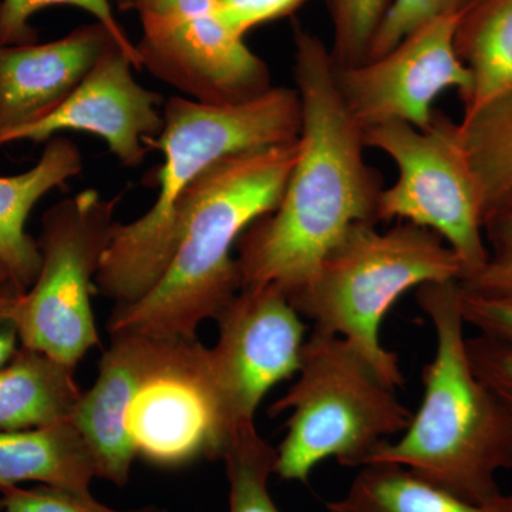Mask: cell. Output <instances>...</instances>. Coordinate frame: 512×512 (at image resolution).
I'll return each mask as SVG.
<instances>
[{"mask_svg": "<svg viewBox=\"0 0 512 512\" xmlns=\"http://www.w3.org/2000/svg\"><path fill=\"white\" fill-rule=\"evenodd\" d=\"M292 33L302 109L298 156L276 210L237 244L241 289L275 286L288 301L350 227L379 224L383 191L365 158L363 130L340 97L329 47L301 23H292Z\"/></svg>", "mask_w": 512, "mask_h": 512, "instance_id": "6da1fadb", "label": "cell"}, {"mask_svg": "<svg viewBox=\"0 0 512 512\" xmlns=\"http://www.w3.org/2000/svg\"><path fill=\"white\" fill-rule=\"evenodd\" d=\"M296 156L298 140L237 154L202 175L185 201L170 264L143 298L114 306L110 336L197 339L202 322L217 320L241 291L232 252L255 221L276 210Z\"/></svg>", "mask_w": 512, "mask_h": 512, "instance_id": "7a4b0ae2", "label": "cell"}, {"mask_svg": "<svg viewBox=\"0 0 512 512\" xmlns=\"http://www.w3.org/2000/svg\"><path fill=\"white\" fill-rule=\"evenodd\" d=\"M163 117V130L150 146L163 154L157 200L138 220L114 225L96 276V292L116 306L143 298L164 274L185 201L202 175L237 154L293 143L302 127L299 94L282 86L225 106L171 97Z\"/></svg>", "mask_w": 512, "mask_h": 512, "instance_id": "3957f363", "label": "cell"}, {"mask_svg": "<svg viewBox=\"0 0 512 512\" xmlns=\"http://www.w3.org/2000/svg\"><path fill=\"white\" fill-rule=\"evenodd\" d=\"M417 303L436 333V352L421 372L423 399L399 440L367 464H396L471 503L501 494L497 477L512 470V421L476 375L467 350L460 282L417 288Z\"/></svg>", "mask_w": 512, "mask_h": 512, "instance_id": "277c9868", "label": "cell"}, {"mask_svg": "<svg viewBox=\"0 0 512 512\" xmlns=\"http://www.w3.org/2000/svg\"><path fill=\"white\" fill-rule=\"evenodd\" d=\"M461 279L456 254L433 231L410 222L379 231L362 222L348 229L289 302L313 328L348 340L397 390L404 387V373L399 355L380 338L384 318L410 289Z\"/></svg>", "mask_w": 512, "mask_h": 512, "instance_id": "5b68a950", "label": "cell"}, {"mask_svg": "<svg viewBox=\"0 0 512 512\" xmlns=\"http://www.w3.org/2000/svg\"><path fill=\"white\" fill-rule=\"evenodd\" d=\"M295 383L272 404L289 412L288 433L276 448L275 474L306 484L326 460L365 466L377 448L409 427L413 412L377 376L348 340L313 328Z\"/></svg>", "mask_w": 512, "mask_h": 512, "instance_id": "8992f818", "label": "cell"}, {"mask_svg": "<svg viewBox=\"0 0 512 512\" xmlns=\"http://www.w3.org/2000/svg\"><path fill=\"white\" fill-rule=\"evenodd\" d=\"M113 377L136 457L167 468L222 460L239 429L210 348L123 333Z\"/></svg>", "mask_w": 512, "mask_h": 512, "instance_id": "52a82bcc", "label": "cell"}, {"mask_svg": "<svg viewBox=\"0 0 512 512\" xmlns=\"http://www.w3.org/2000/svg\"><path fill=\"white\" fill-rule=\"evenodd\" d=\"M120 198L83 190L45 212L39 275L10 306L20 346L74 367L100 346L92 298Z\"/></svg>", "mask_w": 512, "mask_h": 512, "instance_id": "ba28073f", "label": "cell"}, {"mask_svg": "<svg viewBox=\"0 0 512 512\" xmlns=\"http://www.w3.org/2000/svg\"><path fill=\"white\" fill-rule=\"evenodd\" d=\"M366 147L392 158L396 181L383 188L377 222H410L439 235L456 254L463 279L488 261L484 201L457 123L434 111L427 128L389 123L363 131Z\"/></svg>", "mask_w": 512, "mask_h": 512, "instance_id": "9c48e42d", "label": "cell"}, {"mask_svg": "<svg viewBox=\"0 0 512 512\" xmlns=\"http://www.w3.org/2000/svg\"><path fill=\"white\" fill-rule=\"evenodd\" d=\"M461 15L421 26L384 55L336 69V86L350 116L363 131L389 123L427 128L434 101L448 89L464 96L471 74L458 56Z\"/></svg>", "mask_w": 512, "mask_h": 512, "instance_id": "30bf717a", "label": "cell"}, {"mask_svg": "<svg viewBox=\"0 0 512 512\" xmlns=\"http://www.w3.org/2000/svg\"><path fill=\"white\" fill-rule=\"evenodd\" d=\"M140 66L198 103L225 106L272 89L268 64L214 12L140 16Z\"/></svg>", "mask_w": 512, "mask_h": 512, "instance_id": "8fae6325", "label": "cell"}, {"mask_svg": "<svg viewBox=\"0 0 512 512\" xmlns=\"http://www.w3.org/2000/svg\"><path fill=\"white\" fill-rule=\"evenodd\" d=\"M215 370L238 429L255 424L259 404L301 366L306 325L275 286L244 288L217 318Z\"/></svg>", "mask_w": 512, "mask_h": 512, "instance_id": "7c38bea8", "label": "cell"}, {"mask_svg": "<svg viewBox=\"0 0 512 512\" xmlns=\"http://www.w3.org/2000/svg\"><path fill=\"white\" fill-rule=\"evenodd\" d=\"M133 69V60L119 46L111 47L64 103L2 138L0 146L45 143L63 131H83L101 138L121 164L136 167L163 130L164 103L160 94L137 82Z\"/></svg>", "mask_w": 512, "mask_h": 512, "instance_id": "4fadbf2b", "label": "cell"}, {"mask_svg": "<svg viewBox=\"0 0 512 512\" xmlns=\"http://www.w3.org/2000/svg\"><path fill=\"white\" fill-rule=\"evenodd\" d=\"M113 46L97 22L42 45H0V141L55 111Z\"/></svg>", "mask_w": 512, "mask_h": 512, "instance_id": "5bb4252c", "label": "cell"}, {"mask_svg": "<svg viewBox=\"0 0 512 512\" xmlns=\"http://www.w3.org/2000/svg\"><path fill=\"white\" fill-rule=\"evenodd\" d=\"M46 143L30 170L0 177V262L22 292L36 281L42 265L37 241L26 232L30 212L50 191L83 170L82 153L70 138L56 136Z\"/></svg>", "mask_w": 512, "mask_h": 512, "instance_id": "9a60e30c", "label": "cell"}, {"mask_svg": "<svg viewBox=\"0 0 512 512\" xmlns=\"http://www.w3.org/2000/svg\"><path fill=\"white\" fill-rule=\"evenodd\" d=\"M92 451L72 417L18 431H0V493L25 483L92 493Z\"/></svg>", "mask_w": 512, "mask_h": 512, "instance_id": "2e32d148", "label": "cell"}, {"mask_svg": "<svg viewBox=\"0 0 512 512\" xmlns=\"http://www.w3.org/2000/svg\"><path fill=\"white\" fill-rule=\"evenodd\" d=\"M82 394L74 367L20 346L0 369V431L35 429L72 417Z\"/></svg>", "mask_w": 512, "mask_h": 512, "instance_id": "e0dca14e", "label": "cell"}, {"mask_svg": "<svg viewBox=\"0 0 512 512\" xmlns=\"http://www.w3.org/2000/svg\"><path fill=\"white\" fill-rule=\"evenodd\" d=\"M458 56L471 74L463 119L512 94V0H477L461 15Z\"/></svg>", "mask_w": 512, "mask_h": 512, "instance_id": "ac0fdd59", "label": "cell"}, {"mask_svg": "<svg viewBox=\"0 0 512 512\" xmlns=\"http://www.w3.org/2000/svg\"><path fill=\"white\" fill-rule=\"evenodd\" d=\"M328 512H512V494L471 503L396 464L360 467L348 491L326 503Z\"/></svg>", "mask_w": 512, "mask_h": 512, "instance_id": "d6986e66", "label": "cell"}, {"mask_svg": "<svg viewBox=\"0 0 512 512\" xmlns=\"http://www.w3.org/2000/svg\"><path fill=\"white\" fill-rule=\"evenodd\" d=\"M476 174L485 215L512 202V94L457 123ZM485 218V217H484Z\"/></svg>", "mask_w": 512, "mask_h": 512, "instance_id": "ffe728a7", "label": "cell"}, {"mask_svg": "<svg viewBox=\"0 0 512 512\" xmlns=\"http://www.w3.org/2000/svg\"><path fill=\"white\" fill-rule=\"evenodd\" d=\"M222 461L229 485L228 512H281L269 493L276 448L259 436L255 424L235 433Z\"/></svg>", "mask_w": 512, "mask_h": 512, "instance_id": "44dd1931", "label": "cell"}, {"mask_svg": "<svg viewBox=\"0 0 512 512\" xmlns=\"http://www.w3.org/2000/svg\"><path fill=\"white\" fill-rule=\"evenodd\" d=\"M59 5L73 6L92 15L97 23L109 30L117 45L136 64L137 70L141 69L137 47L127 36L126 30L117 22L111 0H2L0 2V45L18 46L35 43L36 32L30 25V20L40 10Z\"/></svg>", "mask_w": 512, "mask_h": 512, "instance_id": "7402d4cb", "label": "cell"}, {"mask_svg": "<svg viewBox=\"0 0 512 512\" xmlns=\"http://www.w3.org/2000/svg\"><path fill=\"white\" fill-rule=\"evenodd\" d=\"M393 0H326L333 29L330 50L336 69L365 63Z\"/></svg>", "mask_w": 512, "mask_h": 512, "instance_id": "603a6c76", "label": "cell"}, {"mask_svg": "<svg viewBox=\"0 0 512 512\" xmlns=\"http://www.w3.org/2000/svg\"><path fill=\"white\" fill-rule=\"evenodd\" d=\"M488 261L461 288L478 295L512 301V202L488 212L484 218Z\"/></svg>", "mask_w": 512, "mask_h": 512, "instance_id": "cb8c5ba5", "label": "cell"}, {"mask_svg": "<svg viewBox=\"0 0 512 512\" xmlns=\"http://www.w3.org/2000/svg\"><path fill=\"white\" fill-rule=\"evenodd\" d=\"M474 2L477 0H393L377 30L367 60L389 52L404 37L433 20L463 15Z\"/></svg>", "mask_w": 512, "mask_h": 512, "instance_id": "d4e9b609", "label": "cell"}, {"mask_svg": "<svg viewBox=\"0 0 512 512\" xmlns=\"http://www.w3.org/2000/svg\"><path fill=\"white\" fill-rule=\"evenodd\" d=\"M0 494L3 512H170L157 505L117 510L100 503L92 493H76L47 485L9 488Z\"/></svg>", "mask_w": 512, "mask_h": 512, "instance_id": "484cf974", "label": "cell"}, {"mask_svg": "<svg viewBox=\"0 0 512 512\" xmlns=\"http://www.w3.org/2000/svg\"><path fill=\"white\" fill-rule=\"evenodd\" d=\"M474 372L497 397L512 421V345L478 333L467 338Z\"/></svg>", "mask_w": 512, "mask_h": 512, "instance_id": "4316f807", "label": "cell"}, {"mask_svg": "<svg viewBox=\"0 0 512 512\" xmlns=\"http://www.w3.org/2000/svg\"><path fill=\"white\" fill-rule=\"evenodd\" d=\"M306 0H218L222 22L239 36L264 23L292 15Z\"/></svg>", "mask_w": 512, "mask_h": 512, "instance_id": "83f0119b", "label": "cell"}, {"mask_svg": "<svg viewBox=\"0 0 512 512\" xmlns=\"http://www.w3.org/2000/svg\"><path fill=\"white\" fill-rule=\"evenodd\" d=\"M460 306L466 325L512 345L511 299L491 298L461 288Z\"/></svg>", "mask_w": 512, "mask_h": 512, "instance_id": "f1b7e54d", "label": "cell"}, {"mask_svg": "<svg viewBox=\"0 0 512 512\" xmlns=\"http://www.w3.org/2000/svg\"><path fill=\"white\" fill-rule=\"evenodd\" d=\"M19 293L23 292L12 282L0 286V369L8 365L20 348L18 330L9 315L10 306Z\"/></svg>", "mask_w": 512, "mask_h": 512, "instance_id": "f546056e", "label": "cell"}, {"mask_svg": "<svg viewBox=\"0 0 512 512\" xmlns=\"http://www.w3.org/2000/svg\"><path fill=\"white\" fill-rule=\"evenodd\" d=\"M9 282H12V281H10V276L8 274V271H6L5 266H3L2 262H0V286L9 284ZM12 284H13V282H12ZM13 285H15V284H13Z\"/></svg>", "mask_w": 512, "mask_h": 512, "instance_id": "4dcf8cb0", "label": "cell"}, {"mask_svg": "<svg viewBox=\"0 0 512 512\" xmlns=\"http://www.w3.org/2000/svg\"><path fill=\"white\" fill-rule=\"evenodd\" d=\"M0 512H3L2 503H0Z\"/></svg>", "mask_w": 512, "mask_h": 512, "instance_id": "1f68e13d", "label": "cell"}, {"mask_svg": "<svg viewBox=\"0 0 512 512\" xmlns=\"http://www.w3.org/2000/svg\"><path fill=\"white\" fill-rule=\"evenodd\" d=\"M124 2H126V0H121V3H124Z\"/></svg>", "mask_w": 512, "mask_h": 512, "instance_id": "d6a6232c", "label": "cell"}]
</instances>
